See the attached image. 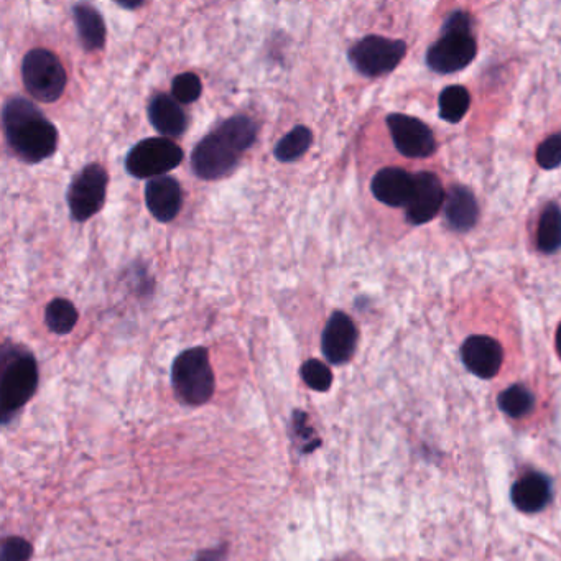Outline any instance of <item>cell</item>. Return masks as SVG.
Returning <instances> with one entry per match:
<instances>
[{
    "mask_svg": "<svg viewBox=\"0 0 561 561\" xmlns=\"http://www.w3.org/2000/svg\"><path fill=\"white\" fill-rule=\"evenodd\" d=\"M300 374L303 382L316 392H326L333 384V372L318 359H308L300 369Z\"/></svg>",
    "mask_w": 561,
    "mask_h": 561,
    "instance_id": "obj_25",
    "label": "cell"
},
{
    "mask_svg": "<svg viewBox=\"0 0 561 561\" xmlns=\"http://www.w3.org/2000/svg\"><path fill=\"white\" fill-rule=\"evenodd\" d=\"M224 548H213V550H206L196 557V561H223Z\"/></svg>",
    "mask_w": 561,
    "mask_h": 561,
    "instance_id": "obj_29",
    "label": "cell"
},
{
    "mask_svg": "<svg viewBox=\"0 0 561 561\" xmlns=\"http://www.w3.org/2000/svg\"><path fill=\"white\" fill-rule=\"evenodd\" d=\"M405 51L407 45L402 40L371 35L353 45L348 56L349 61L362 76L377 78L394 71L400 61L404 60Z\"/></svg>",
    "mask_w": 561,
    "mask_h": 561,
    "instance_id": "obj_9",
    "label": "cell"
},
{
    "mask_svg": "<svg viewBox=\"0 0 561 561\" xmlns=\"http://www.w3.org/2000/svg\"><path fill=\"white\" fill-rule=\"evenodd\" d=\"M537 246L543 254H555L561 249V208L550 203L538 221Z\"/></svg>",
    "mask_w": 561,
    "mask_h": 561,
    "instance_id": "obj_20",
    "label": "cell"
},
{
    "mask_svg": "<svg viewBox=\"0 0 561 561\" xmlns=\"http://www.w3.org/2000/svg\"><path fill=\"white\" fill-rule=\"evenodd\" d=\"M478 53L468 14L455 12L446 19L441 38L430 47L427 63L433 71L450 75L466 68Z\"/></svg>",
    "mask_w": 561,
    "mask_h": 561,
    "instance_id": "obj_3",
    "label": "cell"
},
{
    "mask_svg": "<svg viewBox=\"0 0 561 561\" xmlns=\"http://www.w3.org/2000/svg\"><path fill=\"white\" fill-rule=\"evenodd\" d=\"M557 351H558V356L561 357V325L558 326V330H557Z\"/></svg>",
    "mask_w": 561,
    "mask_h": 561,
    "instance_id": "obj_30",
    "label": "cell"
},
{
    "mask_svg": "<svg viewBox=\"0 0 561 561\" xmlns=\"http://www.w3.org/2000/svg\"><path fill=\"white\" fill-rule=\"evenodd\" d=\"M32 553V545L24 538L10 537L2 543V561H28Z\"/></svg>",
    "mask_w": 561,
    "mask_h": 561,
    "instance_id": "obj_28",
    "label": "cell"
},
{
    "mask_svg": "<svg viewBox=\"0 0 561 561\" xmlns=\"http://www.w3.org/2000/svg\"><path fill=\"white\" fill-rule=\"evenodd\" d=\"M357 346V328L343 311H334L321 336V349L331 364H344L354 356Z\"/></svg>",
    "mask_w": 561,
    "mask_h": 561,
    "instance_id": "obj_12",
    "label": "cell"
},
{
    "mask_svg": "<svg viewBox=\"0 0 561 561\" xmlns=\"http://www.w3.org/2000/svg\"><path fill=\"white\" fill-rule=\"evenodd\" d=\"M461 359L469 372L481 379H492L501 369L502 353L501 344L489 336H471L466 339L461 348Z\"/></svg>",
    "mask_w": 561,
    "mask_h": 561,
    "instance_id": "obj_13",
    "label": "cell"
},
{
    "mask_svg": "<svg viewBox=\"0 0 561 561\" xmlns=\"http://www.w3.org/2000/svg\"><path fill=\"white\" fill-rule=\"evenodd\" d=\"M552 496L550 481L543 474L529 473L512 487V502L525 514L540 512Z\"/></svg>",
    "mask_w": 561,
    "mask_h": 561,
    "instance_id": "obj_18",
    "label": "cell"
},
{
    "mask_svg": "<svg viewBox=\"0 0 561 561\" xmlns=\"http://www.w3.org/2000/svg\"><path fill=\"white\" fill-rule=\"evenodd\" d=\"M259 127L251 117L234 116L221 122L213 132L196 144L191 153V168L201 180L214 181L234 172L242 153L257 140Z\"/></svg>",
    "mask_w": 561,
    "mask_h": 561,
    "instance_id": "obj_1",
    "label": "cell"
},
{
    "mask_svg": "<svg viewBox=\"0 0 561 561\" xmlns=\"http://www.w3.org/2000/svg\"><path fill=\"white\" fill-rule=\"evenodd\" d=\"M445 218L451 229L466 232L478 223L479 206L473 193L464 186H451L446 195Z\"/></svg>",
    "mask_w": 561,
    "mask_h": 561,
    "instance_id": "obj_17",
    "label": "cell"
},
{
    "mask_svg": "<svg viewBox=\"0 0 561 561\" xmlns=\"http://www.w3.org/2000/svg\"><path fill=\"white\" fill-rule=\"evenodd\" d=\"M311 144H313V132L308 127H293L275 145V158L283 163L295 162V160L302 158L310 150Z\"/></svg>",
    "mask_w": 561,
    "mask_h": 561,
    "instance_id": "obj_21",
    "label": "cell"
},
{
    "mask_svg": "<svg viewBox=\"0 0 561 561\" xmlns=\"http://www.w3.org/2000/svg\"><path fill=\"white\" fill-rule=\"evenodd\" d=\"M371 190L381 203L407 208L415 191V177L402 168H384L372 178Z\"/></svg>",
    "mask_w": 561,
    "mask_h": 561,
    "instance_id": "obj_15",
    "label": "cell"
},
{
    "mask_svg": "<svg viewBox=\"0 0 561 561\" xmlns=\"http://www.w3.org/2000/svg\"><path fill=\"white\" fill-rule=\"evenodd\" d=\"M79 42L86 51H99L106 45V24L93 5L76 4L73 7Z\"/></svg>",
    "mask_w": 561,
    "mask_h": 561,
    "instance_id": "obj_19",
    "label": "cell"
},
{
    "mask_svg": "<svg viewBox=\"0 0 561 561\" xmlns=\"http://www.w3.org/2000/svg\"><path fill=\"white\" fill-rule=\"evenodd\" d=\"M387 126L395 147L405 157L427 158L435 153L436 142L432 129L417 117L390 114Z\"/></svg>",
    "mask_w": 561,
    "mask_h": 561,
    "instance_id": "obj_10",
    "label": "cell"
},
{
    "mask_svg": "<svg viewBox=\"0 0 561 561\" xmlns=\"http://www.w3.org/2000/svg\"><path fill=\"white\" fill-rule=\"evenodd\" d=\"M79 315L75 305L65 298H55L48 303L45 321L50 331L56 334H68L75 330Z\"/></svg>",
    "mask_w": 561,
    "mask_h": 561,
    "instance_id": "obj_22",
    "label": "cell"
},
{
    "mask_svg": "<svg viewBox=\"0 0 561 561\" xmlns=\"http://www.w3.org/2000/svg\"><path fill=\"white\" fill-rule=\"evenodd\" d=\"M537 162L545 170L561 165V132L560 134L550 135L547 140H543L537 149Z\"/></svg>",
    "mask_w": 561,
    "mask_h": 561,
    "instance_id": "obj_27",
    "label": "cell"
},
{
    "mask_svg": "<svg viewBox=\"0 0 561 561\" xmlns=\"http://www.w3.org/2000/svg\"><path fill=\"white\" fill-rule=\"evenodd\" d=\"M109 175L99 163H89L71 181L66 200L71 216L78 223H84L101 211L106 203Z\"/></svg>",
    "mask_w": 561,
    "mask_h": 561,
    "instance_id": "obj_8",
    "label": "cell"
},
{
    "mask_svg": "<svg viewBox=\"0 0 561 561\" xmlns=\"http://www.w3.org/2000/svg\"><path fill=\"white\" fill-rule=\"evenodd\" d=\"M471 96L463 86H450L440 94V116L446 122L456 124L469 111Z\"/></svg>",
    "mask_w": 561,
    "mask_h": 561,
    "instance_id": "obj_23",
    "label": "cell"
},
{
    "mask_svg": "<svg viewBox=\"0 0 561 561\" xmlns=\"http://www.w3.org/2000/svg\"><path fill=\"white\" fill-rule=\"evenodd\" d=\"M445 200V191L441 186L440 178L430 172L417 173L415 191L412 200L408 203L405 218L413 226H422L440 213Z\"/></svg>",
    "mask_w": 561,
    "mask_h": 561,
    "instance_id": "obj_11",
    "label": "cell"
},
{
    "mask_svg": "<svg viewBox=\"0 0 561 561\" xmlns=\"http://www.w3.org/2000/svg\"><path fill=\"white\" fill-rule=\"evenodd\" d=\"M183 162V150L167 137L140 140L127 153L126 170L139 180L165 177Z\"/></svg>",
    "mask_w": 561,
    "mask_h": 561,
    "instance_id": "obj_7",
    "label": "cell"
},
{
    "mask_svg": "<svg viewBox=\"0 0 561 561\" xmlns=\"http://www.w3.org/2000/svg\"><path fill=\"white\" fill-rule=\"evenodd\" d=\"M149 119L153 129L167 139L180 137L188 127L185 111L168 94L158 93L153 96L149 104Z\"/></svg>",
    "mask_w": 561,
    "mask_h": 561,
    "instance_id": "obj_16",
    "label": "cell"
},
{
    "mask_svg": "<svg viewBox=\"0 0 561 561\" xmlns=\"http://www.w3.org/2000/svg\"><path fill=\"white\" fill-rule=\"evenodd\" d=\"M22 79L27 93L40 102H55L65 93L68 76L53 51L35 48L22 61Z\"/></svg>",
    "mask_w": 561,
    "mask_h": 561,
    "instance_id": "obj_6",
    "label": "cell"
},
{
    "mask_svg": "<svg viewBox=\"0 0 561 561\" xmlns=\"http://www.w3.org/2000/svg\"><path fill=\"white\" fill-rule=\"evenodd\" d=\"M201 93H203V84L201 79L195 73H183L173 79L172 94L181 104H191L198 101Z\"/></svg>",
    "mask_w": 561,
    "mask_h": 561,
    "instance_id": "obj_26",
    "label": "cell"
},
{
    "mask_svg": "<svg viewBox=\"0 0 561 561\" xmlns=\"http://www.w3.org/2000/svg\"><path fill=\"white\" fill-rule=\"evenodd\" d=\"M37 385L38 366L32 354L20 349L5 354L0 379V402L5 422L32 399Z\"/></svg>",
    "mask_w": 561,
    "mask_h": 561,
    "instance_id": "obj_5",
    "label": "cell"
},
{
    "mask_svg": "<svg viewBox=\"0 0 561 561\" xmlns=\"http://www.w3.org/2000/svg\"><path fill=\"white\" fill-rule=\"evenodd\" d=\"M172 384L183 404L191 407L206 404L214 394V374L208 351L204 348L183 351L173 362Z\"/></svg>",
    "mask_w": 561,
    "mask_h": 561,
    "instance_id": "obj_4",
    "label": "cell"
},
{
    "mask_svg": "<svg viewBox=\"0 0 561 561\" xmlns=\"http://www.w3.org/2000/svg\"><path fill=\"white\" fill-rule=\"evenodd\" d=\"M5 139L15 157L25 163H40L58 149V130L33 102L14 96L2 111Z\"/></svg>",
    "mask_w": 561,
    "mask_h": 561,
    "instance_id": "obj_2",
    "label": "cell"
},
{
    "mask_svg": "<svg viewBox=\"0 0 561 561\" xmlns=\"http://www.w3.org/2000/svg\"><path fill=\"white\" fill-rule=\"evenodd\" d=\"M499 407L509 417H524L534 408V395L524 385H512L499 395Z\"/></svg>",
    "mask_w": 561,
    "mask_h": 561,
    "instance_id": "obj_24",
    "label": "cell"
},
{
    "mask_svg": "<svg viewBox=\"0 0 561 561\" xmlns=\"http://www.w3.org/2000/svg\"><path fill=\"white\" fill-rule=\"evenodd\" d=\"M145 204L153 218L160 223H170L181 209V186L173 177L152 178L145 186Z\"/></svg>",
    "mask_w": 561,
    "mask_h": 561,
    "instance_id": "obj_14",
    "label": "cell"
}]
</instances>
